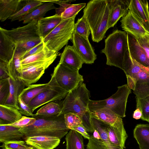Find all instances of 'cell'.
I'll list each match as a JSON object with an SVG mask.
<instances>
[{
    "mask_svg": "<svg viewBox=\"0 0 149 149\" xmlns=\"http://www.w3.org/2000/svg\"><path fill=\"white\" fill-rule=\"evenodd\" d=\"M51 75L58 86L68 93L83 83L84 80L78 70L72 69L59 63L54 68Z\"/></svg>",
    "mask_w": 149,
    "mask_h": 149,
    "instance_id": "ba28073f",
    "label": "cell"
},
{
    "mask_svg": "<svg viewBox=\"0 0 149 149\" xmlns=\"http://www.w3.org/2000/svg\"><path fill=\"white\" fill-rule=\"evenodd\" d=\"M90 92L83 83L69 92L62 102L61 111L58 115L72 113L81 116L89 111Z\"/></svg>",
    "mask_w": 149,
    "mask_h": 149,
    "instance_id": "5b68a950",
    "label": "cell"
},
{
    "mask_svg": "<svg viewBox=\"0 0 149 149\" xmlns=\"http://www.w3.org/2000/svg\"><path fill=\"white\" fill-rule=\"evenodd\" d=\"M59 63L79 70L84 63L73 46L67 45L61 53Z\"/></svg>",
    "mask_w": 149,
    "mask_h": 149,
    "instance_id": "d6986e66",
    "label": "cell"
},
{
    "mask_svg": "<svg viewBox=\"0 0 149 149\" xmlns=\"http://www.w3.org/2000/svg\"><path fill=\"white\" fill-rule=\"evenodd\" d=\"M45 46L42 40L40 43L24 52L22 56V60L42 50Z\"/></svg>",
    "mask_w": 149,
    "mask_h": 149,
    "instance_id": "bcb514c9",
    "label": "cell"
},
{
    "mask_svg": "<svg viewBox=\"0 0 149 149\" xmlns=\"http://www.w3.org/2000/svg\"><path fill=\"white\" fill-rule=\"evenodd\" d=\"M1 147L3 149H31L33 148L22 140L4 142Z\"/></svg>",
    "mask_w": 149,
    "mask_h": 149,
    "instance_id": "ab89813d",
    "label": "cell"
},
{
    "mask_svg": "<svg viewBox=\"0 0 149 149\" xmlns=\"http://www.w3.org/2000/svg\"><path fill=\"white\" fill-rule=\"evenodd\" d=\"M110 14L106 0H91L84 9L83 16L89 25L93 42H98L104 38L108 29Z\"/></svg>",
    "mask_w": 149,
    "mask_h": 149,
    "instance_id": "6da1fadb",
    "label": "cell"
},
{
    "mask_svg": "<svg viewBox=\"0 0 149 149\" xmlns=\"http://www.w3.org/2000/svg\"><path fill=\"white\" fill-rule=\"evenodd\" d=\"M10 92V84L8 79L0 80V104H4Z\"/></svg>",
    "mask_w": 149,
    "mask_h": 149,
    "instance_id": "60d3db41",
    "label": "cell"
},
{
    "mask_svg": "<svg viewBox=\"0 0 149 149\" xmlns=\"http://www.w3.org/2000/svg\"><path fill=\"white\" fill-rule=\"evenodd\" d=\"M65 140L66 149H85L82 136L74 130H69Z\"/></svg>",
    "mask_w": 149,
    "mask_h": 149,
    "instance_id": "4dcf8cb0",
    "label": "cell"
},
{
    "mask_svg": "<svg viewBox=\"0 0 149 149\" xmlns=\"http://www.w3.org/2000/svg\"><path fill=\"white\" fill-rule=\"evenodd\" d=\"M31 149H34L33 148H31Z\"/></svg>",
    "mask_w": 149,
    "mask_h": 149,
    "instance_id": "db71d44e",
    "label": "cell"
},
{
    "mask_svg": "<svg viewBox=\"0 0 149 149\" xmlns=\"http://www.w3.org/2000/svg\"><path fill=\"white\" fill-rule=\"evenodd\" d=\"M131 90L125 84L118 87L117 91L109 97L100 100H90L88 105L91 112L104 108L108 109L118 116L124 118L125 112L127 99Z\"/></svg>",
    "mask_w": 149,
    "mask_h": 149,
    "instance_id": "8992f818",
    "label": "cell"
},
{
    "mask_svg": "<svg viewBox=\"0 0 149 149\" xmlns=\"http://www.w3.org/2000/svg\"></svg>",
    "mask_w": 149,
    "mask_h": 149,
    "instance_id": "11a10c76",
    "label": "cell"
},
{
    "mask_svg": "<svg viewBox=\"0 0 149 149\" xmlns=\"http://www.w3.org/2000/svg\"><path fill=\"white\" fill-rule=\"evenodd\" d=\"M70 130H74L81 134L85 138L89 140L90 136L83 125L72 127Z\"/></svg>",
    "mask_w": 149,
    "mask_h": 149,
    "instance_id": "681fc988",
    "label": "cell"
},
{
    "mask_svg": "<svg viewBox=\"0 0 149 149\" xmlns=\"http://www.w3.org/2000/svg\"><path fill=\"white\" fill-rule=\"evenodd\" d=\"M57 56L22 67L18 80L21 81L26 87L36 83L45 73V70L54 62Z\"/></svg>",
    "mask_w": 149,
    "mask_h": 149,
    "instance_id": "9c48e42d",
    "label": "cell"
},
{
    "mask_svg": "<svg viewBox=\"0 0 149 149\" xmlns=\"http://www.w3.org/2000/svg\"><path fill=\"white\" fill-rule=\"evenodd\" d=\"M136 109H139L142 113L141 119L149 122V96L142 99L136 97Z\"/></svg>",
    "mask_w": 149,
    "mask_h": 149,
    "instance_id": "8d00e7d4",
    "label": "cell"
},
{
    "mask_svg": "<svg viewBox=\"0 0 149 149\" xmlns=\"http://www.w3.org/2000/svg\"><path fill=\"white\" fill-rule=\"evenodd\" d=\"M43 4L39 0H28L25 5L19 11L11 17L9 19L12 22L19 21Z\"/></svg>",
    "mask_w": 149,
    "mask_h": 149,
    "instance_id": "d6a6232c",
    "label": "cell"
},
{
    "mask_svg": "<svg viewBox=\"0 0 149 149\" xmlns=\"http://www.w3.org/2000/svg\"><path fill=\"white\" fill-rule=\"evenodd\" d=\"M127 80V85L128 87L131 90L134 91L135 88L136 82L135 79L131 76L126 75Z\"/></svg>",
    "mask_w": 149,
    "mask_h": 149,
    "instance_id": "f907efd6",
    "label": "cell"
},
{
    "mask_svg": "<svg viewBox=\"0 0 149 149\" xmlns=\"http://www.w3.org/2000/svg\"><path fill=\"white\" fill-rule=\"evenodd\" d=\"M18 104L19 108V110L22 115L31 117L34 114L29 106L24 102L19 96L18 98Z\"/></svg>",
    "mask_w": 149,
    "mask_h": 149,
    "instance_id": "ee69618b",
    "label": "cell"
},
{
    "mask_svg": "<svg viewBox=\"0 0 149 149\" xmlns=\"http://www.w3.org/2000/svg\"><path fill=\"white\" fill-rule=\"evenodd\" d=\"M123 70L126 75L136 80V87L133 92L136 97L142 99L149 96V70L132 58L128 48L125 56Z\"/></svg>",
    "mask_w": 149,
    "mask_h": 149,
    "instance_id": "277c9868",
    "label": "cell"
},
{
    "mask_svg": "<svg viewBox=\"0 0 149 149\" xmlns=\"http://www.w3.org/2000/svg\"><path fill=\"white\" fill-rule=\"evenodd\" d=\"M20 129L8 125H0V142L22 141L26 137Z\"/></svg>",
    "mask_w": 149,
    "mask_h": 149,
    "instance_id": "cb8c5ba5",
    "label": "cell"
},
{
    "mask_svg": "<svg viewBox=\"0 0 149 149\" xmlns=\"http://www.w3.org/2000/svg\"><path fill=\"white\" fill-rule=\"evenodd\" d=\"M9 77L8 63L0 60V80Z\"/></svg>",
    "mask_w": 149,
    "mask_h": 149,
    "instance_id": "c3c4849f",
    "label": "cell"
},
{
    "mask_svg": "<svg viewBox=\"0 0 149 149\" xmlns=\"http://www.w3.org/2000/svg\"><path fill=\"white\" fill-rule=\"evenodd\" d=\"M61 108L60 104L51 102L42 107L35 114L46 116H54L60 114Z\"/></svg>",
    "mask_w": 149,
    "mask_h": 149,
    "instance_id": "836d02e7",
    "label": "cell"
},
{
    "mask_svg": "<svg viewBox=\"0 0 149 149\" xmlns=\"http://www.w3.org/2000/svg\"><path fill=\"white\" fill-rule=\"evenodd\" d=\"M74 32L88 39L90 34L91 33V30L86 19L83 16L80 18L78 19L75 23Z\"/></svg>",
    "mask_w": 149,
    "mask_h": 149,
    "instance_id": "e575fe53",
    "label": "cell"
},
{
    "mask_svg": "<svg viewBox=\"0 0 149 149\" xmlns=\"http://www.w3.org/2000/svg\"><path fill=\"white\" fill-rule=\"evenodd\" d=\"M137 39L140 46L149 57V33Z\"/></svg>",
    "mask_w": 149,
    "mask_h": 149,
    "instance_id": "7dc6e473",
    "label": "cell"
},
{
    "mask_svg": "<svg viewBox=\"0 0 149 149\" xmlns=\"http://www.w3.org/2000/svg\"><path fill=\"white\" fill-rule=\"evenodd\" d=\"M36 119L33 117H29L22 116V118L17 122L12 124L7 125L20 128L29 126L33 124Z\"/></svg>",
    "mask_w": 149,
    "mask_h": 149,
    "instance_id": "7bdbcfd3",
    "label": "cell"
},
{
    "mask_svg": "<svg viewBox=\"0 0 149 149\" xmlns=\"http://www.w3.org/2000/svg\"><path fill=\"white\" fill-rule=\"evenodd\" d=\"M22 116L17 109L0 104V125L12 124L19 120Z\"/></svg>",
    "mask_w": 149,
    "mask_h": 149,
    "instance_id": "d4e9b609",
    "label": "cell"
},
{
    "mask_svg": "<svg viewBox=\"0 0 149 149\" xmlns=\"http://www.w3.org/2000/svg\"><path fill=\"white\" fill-rule=\"evenodd\" d=\"M48 82L51 87L38 94L28 105L33 113L36 109L45 104L64 98L68 93L56 83L54 84L50 81Z\"/></svg>",
    "mask_w": 149,
    "mask_h": 149,
    "instance_id": "30bf717a",
    "label": "cell"
},
{
    "mask_svg": "<svg viewBox=\"0 0 149 149\" xmlns=\"http://www.w3.org/2000/svg\"><path fill=\"white\" fill-rule=\"evenodd\" d=\"M61 15L56 14L42 18L38 21V27L40 37L42 39L50 33L62 21Z\"/></svg>",
    "mask_w": 149,
    "mask_h": 149,
    "instance_id": "603a6c76",
    "label": "cell"
},
{
    "mask_svg": "<svg viewBox=\"0 0 149 149\" xmlns=\"http://www.w3.org/2000/svg\"><path fill=\"white\" fill-rule=\"evenodd\" d=\"M91 112L89 111L83 114L81 116L82 124L87 132L93 133L94 131L91 121Z\"/></svg>",
    "mask_w": 149,
    "mask_h": 149,
    "instance_id": "f6af8a7d",
    "label": "cell"
},
{
    "mask_svg": "<svg viewBox=\"0 0 149 149\" xmlns=\"http://www.w3.org/2000/svg\"><path fill=\"white\" fill-rule=\"evenodd\" d=\"M92 135L95 138L97 139H102L98 132L95 130L93 133Z\"/></svg>",
    "mask_w": 149,
    "mask_h": 149,
    "instance_id": "f5cc1de1",
    "label": "cell"
},
{
    "mask_svg": "<svg viewBox=\"0 0 149 149\" xmlns=\"http://www.w3.org/2000/svg\"><path fill=\"white\" fill-rule=\"evenodd\" d=\"M127 33L129 50L132 58L137 63L149 70V57L132 34Z\"/></svg>",
    "mask_w": 149,
    "mask_h": 149,
    "instance_id": "2e32d148",
    "label": "cell"
},
{
    "mask_svg": "<svg viewBox=\"0 0 149 149\" xmlns=\"http://www.w3.org/2000/svg\"><path fill=\"white\" fill-rule=\"evenodd\" d=\"M38 20H34L26 25L11 30L2 29L16 46L30 39L40 37L38 30Z\"/></svg>",
    "mask_w": 149,
    "mask_h": 149,
    "instance_id": "8fae6325",
    "label": "cell"
},
{
    "mask_svg": "<svg viewBox=\"0 0 149 149\" xmlns=\"http://www.w3.org/2000/svg\"><path fill=\"white\" fill-rule=\"evenodd\" d=\"M129 10L149 33V10L148 1L131 0Z\"/></svg>",
    "mask_w": 149,
    "mask_h": 149,
    "instance_id": "4fadbf2b",
    "label": "cell"
},
{
    "mask_svg": "<svg viewBox=\"0 0 149 149\" xmlns=\"http://www.w3.org/2000/svg\"><path fill=\"white\" fill-rule=\"evenodd\" d=\"M64 119L66 126L70 130L72 127L82 125L81 117L74 113L70 112L65 114Z\"/></svg>",
    "mask_w": 149,
    "mask_h": 149,
    "instance_id": "74e56055",
    "label": "cell"
},
{
    "mask_svg": "<svg viewBox=\"0 0 149 149\" xmlns=\"http://www.w3.org/2000/svg\"><path fill=\"white\" fill-rule=\"evenodd\" d=\"M120 22L122 29L132 34L137 39L149 33L129 10L127 14L122 18Z\"/></svg>",
    "mask_w": 149,
    "mask_h": 149,
    "instance_id": "e0dca14e",
    "label": "cell"
},
{
    "mask_svg": "<svg viewBox=\"0 0 149 149\" xmlns=\"http://www.w3.org/2000/svg\"><path fill=\"white\" fill-rule=\"evenodd\" d=\"M86 3H81L70 4L61 13V16L62 20L68 19L76 17L78 13L85 7Z\"/></svg>",
    "mask_w": 149,
    "mask_h": 149,
    "instance_id": "d590c367",
    "label": "cell"
},
{
    "mask_svg": "<svg viewBox=\"0 0 149 149\" xmlns=\"http://www.w3.org/2000/svg\"><path fill=\"white\" fill-rule=\"evenodd\" d=\"M8 79L10 84V92L3 105L13 107L19 110L18 98L26 86L19 80L14 81L9 77Z\"/></svg>",
    "mask_w": 149,
    "mask_h": 149,
    "instance_id": "7402d4cb",
    "label": "cell"
},
{
    "mask_svg": "<svg viewBox=\"0 0 149 149\" xmlns=\"http://www.w3.org/2000/svg\"><path fill=\"white\" fill-rule=\"evenodd\" d=\"M128 48L127 33L125 31L114 30L105 40L101 50L107 58V65L123 70L124 58Z\"/></svg>",
    "mask_w": 149,
    "mask_h": 149,
    "instance_id": "3957f363",
    "label": "cell"
},
{
    "mask_svg": "<svg viewBox=\"0 0 149 149\" xmlns=\"http://www.w3.org/2000/svg\"><path fill=\"white\" fill-rule=\"evenodd\" d=\"M133 135L140 149H149V124H137L134 130Z\"/></svg>",
    "mask_w": 149,
    "mask_h": 149,
    "instance_id": "4316f807",
    "label": "cell"
},
{
    "mask_svg": "<svg viewBox=\"0 0 149 149\" xmlns=\"http://www.w3.org/2000/svg\"><path fill=\"white\" fill-rule=\"evenodd\" d=\"M91 118L94 129L98 132L107 149H123V148L114 146L111 144L108 134L109 125L97 119L91 114Z\"/></svg>",
    "mask_w": 149,
    "mask_h": 149,
    "instance_id": "f1b7e54d",
    "label": "cell"
},
{
    "mask_svg": "<svg viewBox=\"0 0 149 149\" xmlns=\"http://www.w3.org/2000/svg\"><path fill=\"white\" fill-rule=\"evenodd\" d=\"M87 149H107L103 141L101 139L95 138L93 135L90 136L86 145Z\"/></svg>",
    "mask_w": 149,
    "mask_h": 149,
    "instance_id": "b9f144b4",
    "label": "cell"
},
{
    "mask_svg": "<svg viewBox=\"0 0 149 149\" xmlns=\"http://www.w3.org/2000/svg\"><path fill=\"white\" fill-rule=\"evenodd\" d=\"M58 53L50 50L45 46L40 51L22 60L21 61L22 67L45 61L57 55Z\"/></svg>",
    "mask_w": 149,
    "mask_h": 149,
    "instance_id": "f546056e",
    "label": "cell"
},
{
    "mask_svg": "<svg viewBox=\"0 0 149 149\" xmlns=\"http://www.w3.org/2000/svg\"><path fill=\"white\" fill-rule=\"evenodd\" d=\"M42 41L40 37L33 38L17 44L16 50L24 53L26 51L38 44Z\"/></svg>",
    "mask_w": 149,
    "mask_h": 149,
    "instance_id": "f35d334b",
    "label": "cell"
},
{
    "mask_svg": "<svg viewBox=\"0 0 149 149\" xmlns=\"http://www.w3.org/2000/svg\"><path fill=\"white\" fill-rule=\"evenodd\" d=\"M110 14L108 29L113 27L119 19L128 13L131 2L130 0H107Z\"/></svg>",
    "mask_w": 149,
    "mask_h": 149,
    "instance_id": "9a60e30c",
    "label": "cell"
},
{
    "mask_svg": "<svg viewBox=\"0 0 149 149\" xmlns=\"http://www.w3.org/2000/svg\"><path fill=\"white\" fill-rule=\"evenodd\" d=\"M76 17L63 20L50 33L42 39L45 46L58 53L70 40L74 32Z\"/></svg>",
    "mask_w": 149,
    "mask_h": 149,
    "instance_id": "52a82bcc",
    "label": "cell"
},
{
    "mask_svg": "<svg viewBox=\"0 0 149 149\" xmlns=\"http://www.w3.org/2000/svg\"><path fill=\"white\" fill-rule=\"evenodd\" d=\"M56 8L52 3H45L29 14L23 17L19 21H22L24 24H28L34 20H39L44 17L43 16L47 12Z\"/></svg>",
    "mask_w": 149,
    "mask_h": 149,
    "instance_id": "83f0119b",
    "label": "cell"
},
{
    "mask_svg": "<svg viewBox=\"0 0 149 149\" xmlns=\"http://www.w3.org/2000/svg\"><path fill=\"white\" fill-rule=\"evenodd\" d=\"M26 143L34 149H54L59 144L61 139L55 137L36 136L25 138Z\"/></svg>",
    "mask_w": 149,
    "mask_h": 149,
    "instance_id": "ffe728a7",
    "label": "cell"
},
{
    "mask_svg": "<svg viewBox=\"0 0 149 149\" xmlns=\"http://www.w3.org/2000/svg\"><path fill=\"white\" fill-rule=\"evenodd\" d=\"M108 134L110 141L113 146L125 148V143L128 135L124 127L122 118L119 117L114 124L109 125Z\"/></svg>",
    "mask_w": 149,
    "mask_h": 149,
    "instance_id": "5bb4252c",
    "label": "cell"
},
{
    "mask_svg": "<svg viewBox=\"0 0 149 149\" xmlns=\"http://www.w3.org/2000/svg\"><path fill=\"white\" fill-rule=\"evenodd\" d=\"M142 116V113L141 110L139 109H136L134 112L133 118L136 120H138L141 119Z\"/></svg>",
    "mask_w": 149,
    "mask_h": 149,
    "instance_id": "816d5d0a",
    "label": "cell"
},
{
    "mask_svg": "<svg viewBox=\"0 0 149 149\" xmlns=\"http://www.w3.org/2000/svg\"><path fill=\"white\" fill-rule=\"evenodd\" d=\"M16 45L0 27V60L8 63L13 58Z\"/></svg>",
    "mask_w": 149,
    "mask_h": 149,
    "instance_id": "44dd1931",
    "label": "cell"
},
{
    "mask_svg": "<svg viewBox=\"0 0 149 149\" xmlns=\"http://www.w3.org/2000/svg\"><path fill=\"white\" fill-rule=\"evenodd\" d=\"M92 116L97 119L109 125L114 124L119 116L111 111L104 108L91 112Z\"/></svg>",
    "mask_w": 149,
    "mask_h": 149,
    "instance_id": "1f68e13d",
    "label": "cell"
},
{
    "mask_svg": "<svg viewBox=\"0 0 149 149\" xmlns=\"http://www.w3.org/2000/svg\"><path fill=\"white\" fill-rule=\"evenodd\" d=\"M49 83L32 84L24 88L19 95L28 105L31 101L40 93L50 88Z\"/></svg>",
    "mask_w": 149,
    "mask_h": 149,
    "instance_id": "484cf974",
    "label": "cell"
},
{
    "mask_svg": "<svg viewBox=\"0 0 149 149\" xmlns=\"http://www.w3.org/2000/svg\"><path fill=\"white\" fill-rule=\"evenodd\" d=\"M70 40L73 47L84 63H93L97 59V55L88 39L73 32Z\"/></svg>",
    "mask_w": 149,
    "mask_h": 149,
    "instance_id": "7c38bea8",
    "label": "cell"
},
{
    "mask_svg": "<svg viewBox=\"0 0 149 149\" xmlns=\"http://www.w3.org/2000/svg\"><path fill=\"white\" fill-rule=\"evenodd\" d=\"M28 0H0V20L5 21L19 11Z\"/></svg>",
    "mask_w": 149,
    "mask_h": 149,
    "instance_id": "ac0fdd59",
    "label": "cell"
},
{
    "mask_svg": "<svg viewBox=\"0 0 149 149\" xmlns=\"http://www.w3.org/2000/svg\"><path fill=\"white\" fill-rule=\"evenodd\" d=\"M36 119L32 125L20 129L25 137L48 136L61 139L70 130L66 126L64 114L46 116L36 115L32 117Z\"/></svg>",
    "mask_w": 149,
    "mask_h": 149,
    "instance_id": "7a4b0ae2",
    "label": "cell"
}]
</instances>
